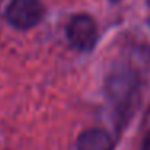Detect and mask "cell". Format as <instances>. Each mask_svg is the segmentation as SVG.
Here are the masks:
<instances>
[{
	"mask_svg": "<svg viewBox=\"0 0 150 150\" xmlns=\"http://www.w3.org/2000/svg\"><path fill=\"white\" fill-rule=\"evenodd\" d=\"M66 36L68 40L71 42L73 47L78 50H91L95 45L98 37L97 24H95L94 18L89 15H76L71 18L66 28Z\"/></svg>",
	"mask_w": 150,
	"mask_h": 150,
	"instance_id": "2",
	"label": "cell"
},
{
	"mask_svg": "<svg viewBox=\"0 0 150 150\" xmlns=\"http://www.w3.org/2000/svg\"><path fill=\"white\" fill-rule=\"evenodd\" d=\"M5 15L11 26L26 31L44 20L45 8L40 0H11Z\"/></svg>",
	"mask_w": 150,
	"mask_h": 150,
	"instance_id": "1",
	"label": "cell"
},
{
	"mask_svg": "<svg viewBox=\"0 0 150 150\" xmlns=\"http://www.w3.org/2000/svg\"><path fill=\"white\" fill-rule=\"evenodd\" d=\"M78 150H113V139L103 129L92 127L78 137Z\"/></svg>",
	"mask_w": 150,
	"mask_h": 150,
	"instance_id": "3",
	"label": "cell"
},
{
	"mask_svg": "<svg viewBox=\"0 0 150 150\" xmlns=\"http://www.w3.org/2000/svg\"><path fill=\"white\" fill-rule=\"evenodd\" d=\"M142 150H150V132H147V136L144 137V142H142Z\"/></svg>",
	"mask_w": 150,
	"mask_h": 150,
	"instance_id": "4",
	"label": "cell"
}]
</instances>
